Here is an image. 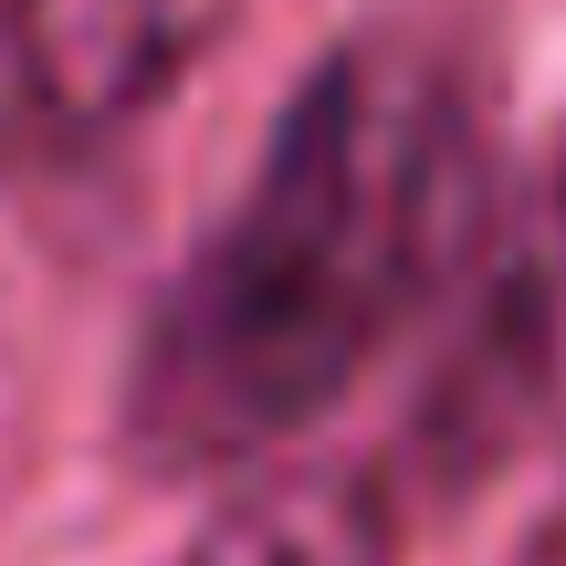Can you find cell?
Instances as JSON below:
<instances>
[{"label": "cell", "instance_id": "7a4b0ae2", "mask_svg": "<svg viewBox=\"0 0 566 566\" xmlns=\"http://www.w3.org/2000/svg\"><path fill=\"white\" fill-rule=\"evenodd\" d=\"M566 388V137L535 158L525 189H504L462 263L441 367L409 409V472L483 483Z\"/></svg>", "mask_w": 566, "mask_h": 566}, {"label": "cell", "instance_id": "6da1fadb", "mask_svg": "<svg viewBox=\"0 0 566 566\" xmlns=\"http://www.w3.org/2000/svg\"><path fill=\"white\" fill-rule=\"evenodd\" d=\"M493 221L483 105L430 32H357L304 74L231 221L189 252L126 378L158 472H231L315 430L378 346L462 283Z\"/></svg>", "mask_w": 566, "mask_h": 566}, {"label": "cell", "instance_id": "277c9868", "mask_svg": "<svg viewBox=\"0 0 566 566\" xmlns=\"http://www.w3.org/2000/svg\"><path fill=\"white\" fill-rule=\"evenodd\" d=\"M168 566H399V504L367 462H283L231 493Z\"/></svg>", "mask_w": 566, "mask_h": 566}, {"label": "cell", "instance_id": "3957f363", "mask_svg": "<svg viewBox=\"0 0 566 566\" xmlns=\"http://www.w3.org/2000/svg\"><path fill=\"white\" fill-rule=\"evenodd\" d=\"M242 0H11L0 11V137L84 147L147 116Z\"/></svg>", "mask_w": 566, "mask_h": 566}]
</instances>
